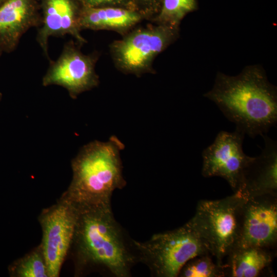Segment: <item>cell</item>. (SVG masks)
Instances as JSON below:
<instances>
[{
	"instance_id": "obj_19",
	"label": "cell",
	"mask_w": 277,
	"mask_h": 277,
	"mask_svg": "<svg viewBox=\"0 0 277 277\" xmlns=\"http://www.w3.org/2000/svg\"><path fill=\"white\" fill-rule=\"evenodd\" d=\"M83 7H116L135 10L140 12L133 0H81Z\"/></svg>"
},
{
	"instance_id": "obj_21",
	"label": "cell",
	"mask_w": 277,
	"mask_h": 277,
	"mask_svg": "<svg viewBox=\"0 0 277 277\" xmlns=\"http://www.w3.org/2000/svg\"><path fill=\"white\" fill-rule=\"evenodd\" d=\"M2 93L0 92V102H1V100H2Z\"/></svg>"
},
{
	"instance_id": "obj_5",
	"label": "cell",
	"mask_w": 277,
	"mask_h": 277,
	"mask_svg": "<svg viewBox=\"0 0 277 277\" xmlns=\"http://www.w3.org/2000/svg\"><path fill=\"white\" fill-rule=\"evenodd\" d=\"M245 199L238 193L216 200H201L190 220L219 265L235 247Z\"/></svg>"
},
{
	"instance_id": "obj_7",
	"label": "cell",
	"mask_w": 277,
	"mask_h": 277,
	"mask_svg": "<svg viewBox=\"0 0 277 277\" xmlns=\"http://www.w3.org/2000/svg\"><path fill=\"white\" fill-rule=\"evenodd\" d=\"M77 208L64 197L46 209L40 216L43 237L41 251L49 277L59 276L68 251L73 243Z\"/></svg>"
},
{
	"instance_id": "obj_1",
	"label": "cell",
	"mask_w": 277,
	"mask_h": 277,
	"mask_svg": "<svg viewBox=\"0 0 277 277\" xmlns=\"http://www.w3.org/2000/svg\"><path fill=\"white\" fill-rule=\"evenodd\" d=\"M204 96L214 102L235 129L252 138L265 134L277 123V92L258 66L237 75L218 73Z\"/></svg>"
},
{
	"instance_id": "obj_8",
	"label": "cell",
	"mask_w": 277,
	"mask_h": 277,
	"mask_svg": "<svg viewBox=\"0 0 277 277\" xmlns=\"http://www.w3.org/2000/svg\"><path fill=\"white\" fill-rule=\"evenodd\" d=\"M245 135L237 129L233 132L221 131L202 154V175L224 179L234 193L239 191L244 171L253 157L243 151Z\"/></svg>"
},
{
	"instance_id": "obj_20",
	"label": "cell",
	"mask_w": 277,
	"mask_h": 277,
	"mask_svg": "<svg viewBox=\"0 0 277 277\" xmlns=\"http://www.w3.org/2000/svg\"><path fill=\"white\" fill-rule=\"evenodd\" d=\"M145 19L151 21L159 12L161 0H133Z\"/></svg>"
},
{
	"instance_id": "obj_14",
	"label": "cell",
	"mask_w": 277,
	"mask_h": 277,
	"mask_svg": "<svg viewBox=\"0 0 277 277\" xmlns=\"http://www.w3.org/2000/svg\"><path fill=\"white\" fill-rule=\"evenodd\" d=\"M36 23L32 0H7L0 6V46L14 49Z\"/></svg>"
},
{
	"instance_id": "obj_11",
	"label": "cell",
	"mask_w": 277,
	"mask_h": 277,
	"mask_svg": "<svg viewBox=\"0 0 277 277\" xmlns=\"http://www.w3.org/2000/svg\"><path fill=\"white\" fill-rule=\"evenodd\" d=\"M261 154L253 157L246 168L237 192L245 199L265 194L277 195V143L265 134Z\"/></svg>"
},
{
	"instance_id": "obj_16",
	"label": "cell",
	"mask_w": 277,
	"mask_h": 277,
	"mask_svg": "<svg viewBox=\"0 0 277 277\" xmlns=\"http://www.w3.org/2000/svg\"><path fill=\"white\" fill-rule=\"evenodd\" d=\"M197 8L196 0H161L157 14L152 23L180 28L184 17Z\"/></svg>"
},
{
	"instance_id": "obj_3",
	"label": "cell",
	"mask_w": 277,
	"mask_h": 277,
	"mask_svg": "<svg viewBox=\"0 0 277 277\" xmlns=\"http://www.w3.org/2000/svg\"><path fill=\"white\" fill-rule=\"evenodd\" d=\"M77 208L73 242L81 263L101 267L116 277L129 276L136 258L126 244L111 204Z\"/></svg>"
},
{
	"instance_id": "obj_17",
	"label": "cell",
	"mask_w": 277,
	"mask_h": 277,
	"mask_svg": "<svg viewBox=\"0 0 277 277\" xmlns=\"http://www.w3.org/2000/svg\"><path fill=\"white\" fill-rule=\"evenodd\" d=\"M209 254L196 256L188 261L181 269L182 277L225 276L223 265H219Z\"/></svg>"
},
{
	"instance_id": "obj_22",
	"label": "cell",
	"mask_w": 277,
	"mask_h": 277,
	"mask_svg": "<svg viewBox=\"0 0 277 277\" xmlns=\"http://www.w3.org/2000/svg\"><path fill=\"white\" fill-rule=\"evenodd\" d=\"M2 1H3V0H0V3L2 2Z\"/></svg>"
},
{
	"instance_id": "obj_6",
	"label": "cell",
	"mask_w": 277,
	"mask_h": 277,
	"mask_svg": "<svg viewBox=\"0 0 277 277\" xmlns=\"http://www.w3.org/2000/svg\"><path fill=\"white\" fill-rule=\"evenodd\" d=\"M180 28L153 23L135 27L110 45L115 67L123 73L137 76L154 73V60L176 40Z\"/></svg>"
},
{
	"instance_id": "obj_13",
	"label": "cell",
	"mask_w": 277,
	"mask_h": 277,
	"mask_svg": "<svg viewBox=\"0 0 277 277\" xmlns=\"http://www.w3.org/2000/svg\"><path fill=\"white\" fill-rule=\"evenodd\" d=\"M144 19V16L135 10L116 7H83L79 25L81 30H111L123 35Z\"/></svg>"
},
{
	"instance_id": "obj_4",
	"label": "cell",
	"mask_w": 277,
	"mask_h": 277,
	"mask_svg": "<svg viewBox=\"0 0 277 277\" xmlns=\"http://www.w3.org/2000/svg\"><path fill=\"white\" fill-rule=\"evenodd\" d=\"M138 259L157 277H176L191 259L209 254L190 220L170 231L154 234L145 242L132 241Z\"/></svg>"
},
{
	"instance_id": "obj_12",
	"label": "cell",
	"mask_w": 277,
	"mask_h": 277,
	"mask_svg": "<svg viewBox=\"0 0 277 277\" xmlns=\"http://www.w3.org/2000/svg\"><path fill=\"white\" fill-rule=\"evenodd\" d=\"M80 11L73 0H44L42 26L37 40L48 58V39L51 36L69 34L80 44L86 42L80 33Z\"/></svg>"
},
{
	"instance_id": "obj_9",
	"label": "cell",
	"mask_w": 277,
	"mask_h": 277,
	"mask_svg": "<svg viewBox=\"0 0 277 277\" xmlns=\"http://www.w3.org/2000/svg\"><path fill=\"white\" fill-rule=\"evenodd\" d=\"M97 58L83 53L73 44L68 43L44 76V86L58 85L65 88L72 98L96 87L99 77L95 66Z\"/></svg>"
},
{
	"instance_id": "obj_15",
	"label": "cell",
	"mask_w": 277,
	"mask_h": 277,
	"mask_svg": "<svg viewBox=\"0 0 277 277\" xmlns=\"http://www.w3.org/2000/svg\"><path fill=\"white\" fill-rule=\"evenodd\" d=\"M272 248L247 246L234 248L223 264L225 276L256 277L271 264Z\"/></svg>"
},
{
	"instance_id": "obj_18",
	"label": "cell",
	"mask_w": 277,
	"mask_h": 277,
	"mask_svg": "<svg viewBox=\"0 0 277 277\" xmlns=\"http://www.w3.org/2000/svg\"><path fill=\"white\" fill-rule=\"evenodd\" d=\"M12 271L18 277H49L41 250L34 251L18 261L12 266Z\"/></svg>"
},
{
	"instance_id": "obj_2",
	"label": "cell",
	"mask_w": 277,
	"mask_h": 277,
	"mask_svg": "<svg viewBox=\"0 0 277 277\" xmlns=\"http://www.w3.org/2000/svg\"><path fill=\"white\" fill-rule=\"evenodd\" d=\"M124 148L115 135L83 146L72 160V179L63 197L77 207L111 204L113 192L126 185L121 158Z\"/></svg>"
},
{
	"instance_id": "obj_10",
	"label": "cell",
	"mask_w": 277,
	"mask_h": 277,
	"mask_svg": "<svg viewBox=\"0 0 277 277\" xmlns=\"http://www.w3.org/2000/svg\"><path fill=\"white\" fill-rule=\"evenodd\" d=\"M276 197L277 195L265 194L245 199L235 247L272 248L275 246L277 240Z\"/></svg>"
}]
</instances>
